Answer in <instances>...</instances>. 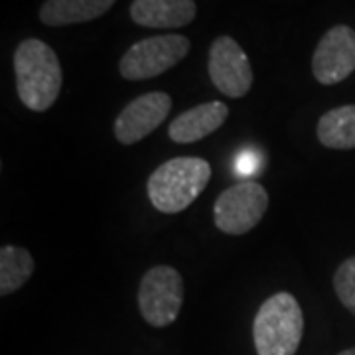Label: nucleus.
I'll return each mask as SVG.
<instances>
[{"instance_id":"1","label":"nucleus","mask_w":355,"mask_h":355,"mask_svg":"<svg viewBox=\"0 0 355 355\" xmlns=\"http://www.w3.org/2000/svg\"><path fill=\"white\" fill-rule=\"evenodd\" d=\"M16 91L30 111H48L62 91V65L46 42L28 38L14 51Z\"/></svg>"},{"instance_id":"2","label":"nucleus","mask_w":355,"mask_h":355,"mask_svg":"<svg viewBox=\"0 0 355 355\" xmlns=\"http://www.w3.org/2000/svg\"><path fill=\"white\" fill-rule=\"evenodd\" d=\"M211 178V166L198 156L166 160L148 178V200L162 214H180L198 200Z\"/></svg>"},{"instance_id":"3","label":"nucleus","mask_w":355,"mask_h":355,"mask_svg":"<svg viewBox=\"0 0 355 355\" xmlns=\"http://www.w3.org/2000/svg\"><path fill=\"white\" fill-rule=\"evenodd\" d=\"M304 336V314L291 292H277L261 304L253 322L257 355H296Z\"/></svg>"},{"instance_id":"4","label":"nucleus","mask_w":355,"mask_h":355,"mask_svg":"<svg viewBox=\"0 0 355 355\" xmlns=\"http://www.w3.org/2000/svg\"><path fill=\"white\" fill-rule=\"evenodd\" d=\"M190 51V40L180 34L153 36L132 44L119 62L121 76L128 81L153 79L178 65Z\"/></svg>"},{"instance_id":"5","label":"nucleus","mask_w":355,"mask_h":355,"mask_svg":"<svg viewBox=\"0 0 355 355\" xmlns=\"http://www.w3.org/2000/svg\"><path fill=\"white\" fill-rule=\"evenodd\" d=\"M184 304V280L174 266L158 265L144 272L139 286V308L146 324L166 328L176 322Z\"/></svg>"},{"instance_id":"6","label":"nucleus","mask_w":355,"mask_h":355,"mask_svg":"<svg viewBox=\"0 0 355 355\" xmlns=\"http://www.w3.org/2000/svg\"><path fill=\"white\" fill-rule=\"evenodd\" d=\"M268 193L254 180H243L221 191L214 203V221L227 235H245L265 217Z\"/></svg>"},{"instance_id":"7","label":"nucleus","mask_w":355,"mask_h":355,"mask_svg":"<svg viewBox=\"0 0 355 355\" xmlns=\"http://www.w3.org/2000/svg\"><path fill=\"white\" fill-rule=\"evenodd\" d=\"M207 71L217 91L231 99H241L253 85V69L241 46L231 36H219L209 48Z\"/></svg>"},{"instance_id":"8","label":"nucleus","mask_w":355,"mask_h":355,"mask_svg":"<svg viewBox=\"0 0 355 355\" xmlns=\"http://www.w3.org/2000/svg\"><path fill=\"white\" fill-rule=\"evenodd\" d=\"M355 71V30L334 26L320 42L312 55V73L322 85H336Z\"/></svg>"},{"instance_id":"9","label":"nucleus","mask_w":355,"mask_h":355,"mask_svg":"<svg viewBox=\"0 0 355 355\" xmlns=\"http://www.w3.org/2000/svg\"><path fill=\"white\" fill-rule=\"evenodd\" d=\"M172 109L168 93L153 91L130 101L114 121V137L121 144H137L160 127Z\"/></svg>"},{"instance_id":"10","label":"nucleus","mask_w":355,"mask_h":355,"mask_svg":"<svg viewBox=\"0 0 355 355\" xmlns=\"http://www.w3.org/2000/svg\"><path fill=\"white\" fill-rule=\"evenodd\" d=\"M229 107L223 101L202 103L191 107L186 113L178 114L170 123L168 137L178 144H191L214 135L227 121Z\"/></svg>"},{"instance_id":"11","label":"nucleus","mask_w":355,"mask_h":355,"mask_svg":"<svg viewBox=\"0 0 355 355\" xmlns=\"http://www.w3.org/2000/svg\"><path fill=\"white\" fill-rule=\"evenodd\" d=\"M193 0H132L130 18L144 28H184L196 18Z\"/></svg>"},{"instance_id":"12","label":"nucleus","mask_w":355,"mask_h":355,"mask_svg":"<svg viewBox=\"0 0 355 355\" xmlns=\"http://www.w3.org/2000/svg\"><path fill=\"white\" fill-rule=\"evenodd\" d=\"M116 0H46L40 20L46 26H69L95 20L111 10Z\"/></svg>"},{"instance_id":"13","label":"nucleus","mask_w":355,"mask_h":355,"mask_svg":"<svg viewBox=\"0 0 355 355\" xmlns=\"http://www.w3.org/2000/svg\"><path fill=\"white\" fill-rule=\"evenodd\" d=\"M316 135L320 144L331 150L355 148V105H343L322 114Z\"/></svg>"},{"instance_id":"14","label":"nucleus","mask_w":355,"mask_h":355,"mask_svg":"<svg viewBox=\"0 0 355 355\" xmlns=\"http://www.w3.org/2000/svg\"><path fill=\"white\" fill-rule=\"evenodd\" d=\"M34 259L22 247L4 245L0 249V294L8 296L20 291L34 275Z\"/></svg>"},{"instance_id":"15","label":"nucleus","mask_w":355,"mask_h":355,"mask_svg":"<svg viewBox=\"0 0 355 355\" xmlns=\"http://www.w3.org/2000/svg\"><path fill=\"white\" fill-rule=\"evenodd\" d=\"M334 291L340 302L355 316V254L338 266L334 275Z\"/></svg>"},{"instance_id":"16","label":"nucleus","mask_w":355,"mask_h":355,"mask_svg":"<svg viewBox=\"0 0 355 355\" xmlns=\"http://www.w3.org/2000/svg\"><path fill=\"white\" fill-rule=\"evenodd\" d=\"M338 355H355V347H349V349H343L342 354Z\"/></svg>"}]
</instances>
